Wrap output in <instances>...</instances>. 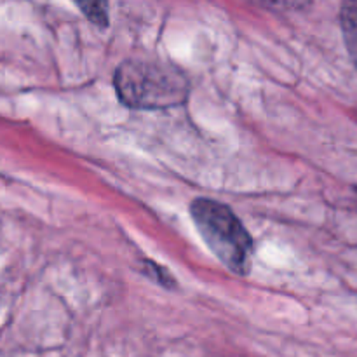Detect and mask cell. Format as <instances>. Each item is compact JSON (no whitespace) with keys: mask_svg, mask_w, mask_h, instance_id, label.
<instances>
[{"mask_svg":"<svg viewBox=\"0 0 357 357\" xmlns=\"http://www.w3.org/2000/svg\"><path fill=\"white\" fill-rule=\"evenodd\" d=\"M190 215L215 257L234 274H250L253 239L236 213L223 202L199 197L192 201Z\"/></svg>","mask_w":357,"mask_h":357,"instance_id":"7a4b0ae2","label":"cell"},{"mask_svg":"<svg viewBox=\"0 0 357 357\" xmlns=\"http://www.w3.org/2000/svg\"><path fill=\"white\" fill-rule=\"evenodd\" d=\"M121 103L136 110H162L187 101L190 80L178 66L159 59H128L115 70Z\"/></svg>","mask_w":357,"mask_h":357,"instance_id":"6da1fadb","label":"cell"},{"mask_svg":"<svg viewBox=\"0 0 357 357\" xmlns=\"http://www.w3.org/2000/svg\"><path fill=\"white\" fill-rule=\"evenodd\" d=\"M145 272L149 274L150 279H153L155 282H159V284L164 286V288L173 289L174 286H176L174 278L169 274V271H167L166 267H160V265H157L155 261L145 260Z\"/></svg>","mask_w":357,"mask_h":357,"instance_id":"5b68a950","label":"cell"},{"mask_svg":"<svg viewBox=\"0 0 357 357\" xmlns=\"http://www.w3.org/2000/svg\"><path fill=\"white\" fill-rule=\"evenodd\" d=\"M342 33L349 49L352 63L357 68V2H345L340 10Z\"/></svg>","mask_w":357,"mask_h":357,"instance_id":"3957f363","label":"cell"},{"mask_svg":"<svg viewBox=\"0 0 357 357\" xmlns=\"http://www.w3.org/2000/svg\"><path fill=\"white\" fill-rule=\"evenodd\" d=\"M79 9L86 14L91 23L98 24L100 28L108 26V3L107 2H80L77 3Z\"/></svg>","mask_w":357,"mask_h":357,"instance_id":"277c9868","label":"cell"}]
</instances>
